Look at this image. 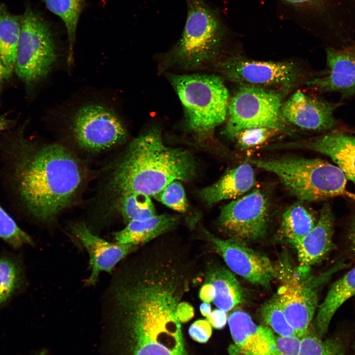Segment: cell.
Masks as SVG:
<instances>
[{"mask_svg": "<svg viewBox=\"0 0 355 355\" xmlns=\"http://www.w3.org/2000/svg\"><path fill=\"white\" fill-rule=\"evenodd\" d=\"M299 355H345L343 343L338 339H322L309 332L301 338Z\"/></svg>", "mask_w": 355, "mask_h": 355, "instance_id": "cell-29", "label": "cell"}, {"mask_svg": "<svg viewBox=\"0 0 355 355\" xmlns=\"http://www.w3.org/2000/svg\"><path fill=\"white\" fill-rule=\"evenodd\" d=\"M278 131L267 127H256L240 132L235 137L237 146L246 150L264 143L273 137Z\"/></svg>", "mask_w": 355, "mask_h": 355, "instance_id": "cell-32", "label": "cell"}, {"mask_svg": "<svg viewBox=\"0 0 355 355\" xmlns=\"http://www.w3.org/2000/svg\"><path fill=\"white\" fill-rule=\"evenodd\" d=\"M334 221L330 206L325 203L314 227L294 246L298 267H311L322 261L331 250Z\"/></svg>", "mask_w": 355, "mask_h": 355, "instance_id": "cell-19", "label": "cell"}, {"mask_svg": "<svg viewBox=\"0 0 355 355\" xmlns=\"http://www.w3.org/2000/svg\"><path fill=\"white\" fill-rule=\"evenodd\" d=\"M71 127L77 146L92 153L114 147L126 135L119 117L110 109L99 104H88L78 109L72 117Z\"/></svg>", "mask_w": 355, "mask_h": 355, "instance_id": "cell-9", "label": "cell"}, {"mask_svg": "<svg viewBox=\"0 0 355 355\" xmlns=\"http://www.w3.org/2000/svg\"><path fill=\"white\" fill-rule=\"evenodd\" d=\"M112 166L108 186L115 197L133 192L154 197L173 181L192 180L197 168L189 151L167 146L157 130L134 139Z\"/></svg>", "mask_w": 355, "mask_h": 355, "instance_id": "cell-2", "label": "cell"}, {"mask_svg": "<svg viewBox=\"0 0 355 355\" xmlns=\"http://www.w3.org/2000/svg\"><path fill=\"white\" fill-rule=\"evenodd\" d=\"M345 265L339 261L318 276L312 275L311 267L293 268L287 259L275 265L281 283L276 296L297 336L302 338L309 332L318 307L320 288Z\"/></svg>", "mask_w": 355, "mask_h": 355, "instance_id": "cell-5", "label": "cell"}, {"mask_svg": "<svg viewBox=\"0 0 355 355\" xmlns=\"http://www.w3.org/2000/svg\"><path fill=\"white\" fill-rule=\"evenodd\" d=\"M287 2L292 3V4H300V3H305L307 2H308L309 1H311V0H284Z\"/></svg>", "mask_w": 355, "mask_h": 355, "instance_id": "cell-40", "label": "cell"}, {"mask_svg": "<svg viewBox=\"0 0 355 355\" xmlns=\"http://www.w3.org/2000/svg\"><path fill=\"white\" fill-rule=\"evenodd\" d=\"M0 238L14 248L34 244L31 236L18 226L0 205Z\"/></svg>", "mask_w": 355, "mask_h": 355, "instance_id": "cell-30", "label": "cell"}, {"mask_svg": "<svg viewBox=\"0 0 355 355\" xmlns=\"http://www.w3.org/2000/svg\"><path fill=\"white\" fill-rule=\"evenodd\" d=\"M316 223L312 214L303 204L297 202L284 211L281 228L285 238L294 247L314 227Z\"/></svg>", "mask_w": 355, "mask_h": 355, "instance_id": "cell-24", "label": "cell"}, {"mask_svg": "<svg viewBox=\"0 0 355 355\" xmlns=\"http://www.w3.org/2000/svg\"><path fill=\"white\" fill-rule=\"evenodd\" d=\"M170 79L189 129L201 138L209 137L227 117L229 93L222 80L208 74H174Z\"/></svg>", "mask_w": 355, "mask_h": 355, "instance_id": "cell-4", "label": "cell"}, {"mask_svg": "<svg viewBox=\"0 0 355 355\" xmlns=\"http://www.w3.org/2000/svg\"><path fill=\"white\" fill-rule=\"evenodd\" d=\"M269 218L267 198L255 189L222 207L218 223L229 238L245 243L265 237Z\"/></svg>", "mask_w": 355, "mask_h": 355, "instance_id": "cell-10", "label": "cell"}, {"mask_svg": "<svg viewBox=\"0 0 355 355\" xmlns=\"http://www.w3.org/2000/svg\"><path fill=\"white\" fill-rule=\"evenodd\" d=\"M23 282L21 268L13 258L0 257V305L8 301L20 289Z\"/></svg>", "mask_w": 355, "mask_h": 355, "instance_id": "cell-27", "label": "cell"}, {"mask_svg": "<svg viewBox=\"0 0 355 355\" xmlns=\"http://www.w3.org/2000/svg\"><path fill=\"white\" fill-rule=\"evenodd\" d=\"M230 333L236 347L244 355H277L276 336L272 329L258 325L247 313L232 312L228 319Z\"/></svg>", "mask_w": 355, "mask_h": 355, "instance_id": "cell-17", "label": "cell"}, {"mask_svg": "<svg viewBox=\"0 0 355 355\" xmlns=\"http://www.w3.org/2000/svg\"><path fill=\"white\" fill-rule=\"evenodd\" d=\"M186 1V22L174 55L178 63L191 68L207 63L215 56L222 30L217 16L204 0Z\"/></svg>", "mask_w": 355, "mask_h": 355, "instance_id": "cell-7", "label": "cell"}, {"mask_svg": "<svg viewBox=\"0 0 355 355\" xmlns=\"http://www.w3.org/2000/svg\"><path fill=\"white\" fill-rule=\"evenodd\" d=\"M218 64V68L224 77L241 86L287 87L296 83L300 75L299 68L289 62L258 61L232 56Z\"/></svg>", "mask_w": 355, "mask_h": 355, "instance_id": "cell-11", "label": "cell"}, {"mask_svg": "<svg viewBox=\"0 0 355 355\" xmlns=\"http://www.w3.org/2000/svg\"><path fill=\"white\" fill-rule=\"evenodd\" d=\"M11 73L3 64L0 57V82L7 78Z\"/></svg>", "mask_w": 355, "mask_h": 355, "instance_id": "cell-37", "label": "cell"}, {"mask_svg": "<svg viewBox=\"0 0 355 355\" xmlns=\"http://www.w3.org/2000/svg\"><path fill=\"white\" fill-rule=\"evenodd\" d=\"M47 8L59 16L67 29L69 45L68 64L73 61V47L79 17L84 6V0H43Z\"/></svg>", "mask_w": 355, "mask_h": 355, "instance_id": "cell-25", "label": "cell"}, {"mask_svg": "<svg viewBox=\"0 0 355 355\" xmlns=\"http://www.w3.org/2000/svg\"><path fill=\"white\" fill-rule=\"evenodd\" d=\"M301 341L297 336L276 337L277 355H299Z\"/></svg>", "mask_w": 355, "mask_h": 355, "instance_id": "cell-33", "label": "cell"}, {"mask_svg": "<svg viewBox=\"0 0 355 355\" xmlns=\"http://www.w3.org/2000/svg\"><path fill=\"white\" fill-rule=\"evenodd\" d=\"M11 121L4 115H0V133L8 129L11 125Z\"/></svg>", "mask_w": 355, "mask_h": 355, "instance_id": "cell-38", "label": "cell"}, {"mask_svg": "<svg viewBox=\"0 0 355 355\" xmlns=\"http://www.w3.org/2000/svg\"><path fill=\"white\" fill-rule=\"evenodd\" d=\"M341 105L297 91L283 104L281 114L287 124L302 129L329 130L338 123L334 113Z\"/></svg>", "mask_w": 355, "mask_h": 355, "instance_id": "cell-13", "label": "cell"}, {"mask_svg": "<svg viewBox=\"0 0 355 355\" xmlns=\"http://www.w3.org/2000/svg\"><path fill=\"white\" fill-rule=\"evenodd\" d=\"M20 30V16L10 13L0 3V57L11 73L14 71Z\"/></svg>", "mask_w": 355, "mask_h": 355, "instance_id": "cell-23", "label": "cell"}, {"mask_svg": "<svg viewBox=\"0 0 355 355\" xmlns=\"http://www.w3.org/2000/svg\"><path fill=\"white\" fill-rule=\"evenodd\" d=\"M282 105L281 95L275 91L241 86L229 102L225 134L234 140L241 131L252 128L288 131L281 114Z\"/></svg>", "mask_w": 355, "mask_h": 355, "instance_id": "cell-8", "label": "cell"}, {"mask_svg": "<svg viewBox=\"0 0 355 355\" xmlns=\"http://www.w3.org/2000/svg\"><path fill=\"white\" fill-rule=\"evenodd\" d=\"M213 248L230 270L251 284L268 288L277 278L275 265L267 256L232 239H222L206 232Z\"/></svg>", "mask_w": 355, "mask_h": 355, "instance_id": "cell-12", "label": "cell"}, {"mask_svg": "<svg viewBox=\"0 0 355 355\" xmlns=\"http://www.w3.org/2000/svg\"><path fill=\"white\" fill-rule=\"evenodd\" d=\"M200 310L202 316L207 317L211 312V306L210 303L204 302L200 306Z\"/></svg>", "mask_w": 355, "mask_h": 355, "instance_id": "cell-39", "label": "cell"}, {"mask_svg": "<svg viewBox=\"0 0 355 355\" xmlns=\"http://www.w3.org/2000/svg\"><path fill=\"white\" fill-rule=\"evenodd\" d=\"M116 206L127 223L143 221L156 215L150 196L140 193H127L116 197Z\"/></svg>", "mask_w": 355, "mask_h": 355, "instance_id": "cell-26", "label": "cell"}, {"mask_svg": "<svg viewBox=\"0 0 355 355\" xmlns=\"http://www.w3.org/2000/svg\"><path fill=\"white\" fill-rule=\"evenodd\" d=\"M5 184L17 209L50 221L72 202L85 178L81 162L67 148L18 135L0 145Z\"/></svg>", "mask_w": 355, "mask_h": 355, "instance_id": "cell-1", "label": "cell"}, {"mask_svg": "<svg viewBox=\"0 0 355 355\" xmlns=\"http://www.w3.org/2000/svg\"><path fill=\"white\" fill-rule=\"evenodd\" d=\"M328 68L325 74L308 80L307 85L322 92L355 96V43L325 49Z\"/></svg>", "mask_w": 355, "mask_h": 355, "instance_id": "cell-14", "label": "cell"}, {"mask_svg": "<svg viewBox=\"0 0 355 355\" xmlns=\"http://www.w3.org/2000/svg\"><path fill=\"white\" fill-rule=\"evenodd\" d=\"M250 164L275 174L286 189L299 200L318 201L343 196L355 200L346 188L347 177L336 166L316 158L295 156L248 158Z\"/></svg>", "mask_w": 355, "mask_h": 355, "instance_id": "cell-3", "label": "cell"}, {"mask_svg": "<svg viewBox=\"0 0 355 355\" xmlns=\"http://www.w3.org/2000/svg\"><path fill=\"white\" fill-rule=\"evenodd\" d=\"M298 148L315 151L330 157L347 178L355 184V137L331 132L302 141L271 145V149Z\"/></svg>", "mask_w": 355, "mask_h": 355, "instance_id": "cell-16", "label": "cell"}, {"mask_svg": "<svg viewBox=\"0 0 355 355\" xmlns=\"http://www.w3.org/2000/svg\"><path fill=\"white\" fill-rule=\"evenodd\" d=\"M154 197L175 211L184 213L187 210V200L184 189L178 180L169 183Z\"/></svg>", "mask_w": 355, "mask_h": 355, "instance_id": "cell-31", "label": "cell"}, {"mask_svg": "<svg viewBox=\"0 0 355 355\" xmlns=\"http://www.w3.org/2000/svg\"><path fill=\"white\" fill-rule=\"evenodd\" d=\"M212 333V326L206 320L195 321L189 329L190 337L200 343H206L211 337Z\"/></svg>", "mask_w": 355, "mask_h": 355, "instance_id": "cell-34", "label": "cell"}, {"mask_svg": "<svg viewBox=\"0 0 355 355\" xmlns=\"http://www.w3.org/2000/svg\"><path fill=\"white\" fill-rule=\"evenodd\" d=\"M206 318L211 325L217 329L224 327L227 322L226 312L218 308L211 311Z\"/></svg>", "mask_w": 355, "mask_h": 355, "instance_id": "cell-35", "label": "cell"}, {"mask_svg": "<svg viewBox=\"0 0 355 355\" xmlns=\"http://www.w3.org/2000/svg\"><path fill=\"white\" fill-rule=\"evenodd\" d=\"M21 30L14 71L28 85L44 79L57 60L54 39L47 22L30 7L20 16Z\"/></svg>", "mask_w": 355, "mask_h": 355, "instance_id": "cell-6", "label": "cell"}, {"mask_svg": "<svg viewBox=\"0 0 355 355\" xmlns=\"http://www.w3.org/2000/svg\"><path fill=\"white\" fill-rule=\"evenodd\" d=\"M178 220L177 215L162 214L143 221H131L114 233V239L119 244L139 246L173 229Z\"/></svg>", "mask_w": 355, "mask_h": 355, "instance_id": "cell-21", "label": "cell"}, {"mask_svg": "<svg viewBox=\"0 0 355 355\" xmlns=\"http://www.w3.org/2000/svg\"><path fill=\"white\" fill-rule=\"evenodd\" d=\"M255 184L253 169L248 161L230 170L219 179L199 192L208 205L236 198L249 191Z\"/></svg>", "mask_w": 355, "mask_h": 355, "instance_id": "cell-20", "label": "cell"}, {"mask_svg": "<svg viewBox=\"0 0 355 355\" xmlns=\"http://www.w3.org/2000/svg\"><path fill=\"white\" fill-rule=\"evenodd\" d=\"M259 313L263 322L279 335L296 336L287 320L276 295L261 306Z\"/></svg>", "mask_w": 355, "mask_h": 355, "instance_id": "cell-28", "label": "cell"}, {"mask_svg": "<svg viewBox=\"0 0 355 355\" xmlns=\"http://www.w3.org/2000/svg\"><path fill=\"white\" fill-rule=\"evenodd\" d=\"M348 240L351 251L355 257V214L352 218L349 231Z\"/></svg>", "mask_w": 355, "mask_h": 355, "instance_id": "cell-36", "label": "cell"}, {"mask_svg": "<svg viewBox=\"0 0 355 355\" xmlns=\"http://www.w3.org/2000/svg\"><path fill=\"white\" fill-rule=\"evenodd\" d=\"M71 231L89 254L91 273L87 285L95 284L101 272H111L119 261L139 247L110 243L93 234L83 222L72 224Z\"/></svg>", "mask_w": 355, "mask_h": 355, "instance_id": "cell-15", "label": "cell"}, {"mask_svg": "<svg viewBox=\"0 0 355 355\" xmlns=\"http://www.w3.org/2000/svg\"><path fill=\"white\" fill-rule=\"evenodd\" d=\"M199 296L204 302H212L226 312L245 301V292L230 270L217 265H210Z\"/></svg>", "mask_w": 355, "mask_h": 355, "instance_id": "cell-18", "label": "cell"}, {"mask_svg": "<svg viewBox=\"0 0 355 355\" xmlns=\"http://www.w3.org/2000/svg\"><path fill=\"white\" fill-rule=\"evenodd\" d=\"M354 295L355 267L332 284L324 300L319 306L314 321L318 336L323 337L337 310Z\"/></svg>", "mask_w": 355, "mask_h": 355, "instance_id": "cell-22", "label": "cell"}, {"mask_svg": "<svg viewBox=\"0 0 355 355\" xmlns=\"http://www.w3.org/2000/svg\"></svg>", "mask_w": 355, "mask_h": 355, "instance_id": "cell-41", "label": "cell"}]
</instances>
